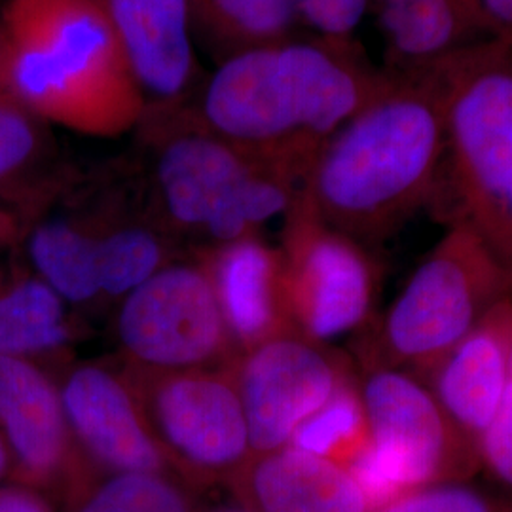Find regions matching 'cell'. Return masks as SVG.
<instances>
[{"label": "cell", "mask_w": 512, "mask_h": 512, "mask_svg": "<svg viewBox=\"0 0 512 512\" xmlns=\"http://www.w3.org/2000/svg\"><path fill=\"white\" fill-rule=\"evenodd\" d=\"M372 0H296L298 18L325 40L346 42Z\"/></svg>", "instance_id": "obj_25"}, {"label": "cell", "mask_w": 512, "mask_h": 512, "mask_svg": "<svg viewBox=\"0 0 512 512\" xmlns=\"http://www.w3.org/2000/svg\"><path fill=\"white\" fill-rule=\"evenodd\" d=\"M0 512H52L44 497L29 486H2Z\"/></svg>", "instance_id": "obj_27"}, {"label": "cell", "mask_w": 512, "mask_h": 512, "mask_svg": "<svg viewBox=\"0 0 512 512\" xmlns=\"http://www.w3.org/2000/svg\"><path fill=\"white\" fill-rule=\"evenodd\" d=\"M376 2H378V6H382V4H389V2H399V0H376ZM469 2H473V4H475V8H476L475 0H469Z\"/></svg>", "instance_id": "obj_31"}, {"label": "cell", "mask_w": 512, "mask_h": 512, "mask_svg": "<svg viewBox=\"0 0 512 512\" xmlns=\"http://www.w3.org/2000/svg\"><path fill=\"white\" fill-rule=\"evenodd\" d=\"M478 467L512 494V382L488 429L476 442Z\"/></svg>", "instance_id": "obj_24"}, {"label": "cell", "mask_w": 512, "mask_h": 512, "mask_svg": "<svg viewBox=\"0 0 512 512\" xmlns=\"http://www.w3.org/2000/svg\"><path fill=\"white\" fill-rule=\"evenodd\" d=\"M192 18L228 54L287 40L296 0H190Z\"/></svg>", "instance_id": "obj_20"}, {"label": "cell", "mask_w": 512, "mask_h": 512, "mask_svg": "<svg viewBox=\"0 0 512 512\" xmlns=\"http://www.w3.org/2000/svg\"><path fill=\"white\" fill-rule=\"evenodd\" d=\"M133 164L148 203L173 239L207 249L258 236L287 215L302 181L279 165L222 139L190 105L145 112Z\"/></svg>", "instance_id": "obj_3"}, {"label": "cell", "mask_w": 512, "mask_h": 512, "mask_svg": "<svg viewBox=\"0 0 512 512\" xmlns=\"http://www.w3.org/2000/svg\"><path fill=\"white\" fill-rule=\"evenodd\" d=\"M118 38L145 112L190 105L198 82L190 0H90Z\"/></svg>", "instance_id": "obj_14"}, {"label": "cell", "mask_w": 512, "mask_h": 512, "mask_svg": "<svg viewBox=\"0 0 512 512\" xmlns=\"http://www.w3.org/2000/svg\"><path fill=\"white\" fill-rule=\"evenodd\" d=\"M370 444L351 465L372 511L414 490L467 482L480 471L476 446L442 410L420 378L368 363L357 382Z\"/></svg>", "instance_id": "obj_7"}, {"label": "cell", "mask_w": 512, "mask_h": 512, "mask_svg": "<svg viewBox=\"0 0 512 512\" xmlns=\"http://www.w3.org/2000/svg\"><path fill=\"white\" fill-rule=\"evenodd\" d=\"M385 80L346 42L279 40L224 59L192 109L222 139L304 183L321 148Z\"/></svg>", "instance_id": "obj_2"}, {"label": "cell", "mask_w": 512, "mask_h": 512, "mask_svg": "<svg viewBox=\"0 0 512 512\" xmlns=\"http://www.w3.org/2000/svg\"><path fill=\"white\" fill-rule=\"evenodd\" d=\"M478 29L512 48V0H475Z\"/></svg>", "instance_id": "obj_26"}, {"label": "cell", "mask_w": 512, "mask_h": 512, "mask_svg": "<svg viewBox=\"0 0 512 512\" xmlns=\"http://www.w3.org/2000/svg\"><path fill=\"white\" fill-rule=\"evenodd\" d=\"M285 217L279 251L294 330L329 344L368 319L376 266L359 241L319 219L300 192Z\"/></svg>", "instance_id": "obj_10"}, {"label": "cell", "mask_w": 512, "mask_h": 512, "mask_svg": "<svg viewBox=\"0 0 512 512\" xmlns=\"http://www.w3.org/2000/svg\"><path fill=\"white\" fill-rule=\"evenodd\" d=\"M458 217L512 277V48L488 40L429 61Z\"/></svg>", "instance_id": "obj_5"}, {"label": "cell", "mask_w": 512, "mask_h": 512, "mask_svg": "<svg viewBox=\"0 0 512 512\" xmlns=\"http://www.w3.org/2000/svg\"><path fill=\"white\" fill-rule=\"evenodd\" d=\"M21 219L16 211L8 209L6 203L0 202V249L14 245L21 236Z\"/></svg>", "instance_id": "obj_28"}, {"label": "cell", "mask_w": 512, "mask_h": 512, "mask_svg": "<svg viewBox=\"0 0 512 512\" xmlns=\"http://www.w3.org/2000/svg\"><path fill=\"white\" fill-rule=\"evenodd\" d=\"M0 33L14 90L50 126L118 137L141 124V90L90 0H8Z\"/></svg>", "instance_id": "obj_4"}, {"label": "cell", "mask_w": 512, "mask_h": 512, "mask_svg": "<svg viewBox=\"0 0 512 512\" xmlns=\"http://www.w3.org/2000/svg\"><path fill=\"white\" fill-rule=\"evenodd\" d=\"M0 433L29 488L67 499L99 476L74 444L59 384L37 361L0 357Z\"/></svg>", "instance_id": "obj_12"}, {"label": "cell", "mask_w": 512, "mask_h": 512, "mask_svg": "<svg viewBox=\"0 0 512 512\" xmlns=\"http://www.w3.org/2000/svg\"><path fill=\"white\" fill-rule=\"evenodd\" d=\"M372 512H512V497L450 482L414 490Z\"/></svg>", "instance_id": "obj_23"}, {"label": "cell", "mask_w": 512, "mask_h": 512, "mask_svg": "<svg viewBox=\"0 0 512 512\" xmlns=\"http://www.w3.org/2000/svg\"><path fill=\"white\" fill-rule=\"evenodd\" d=\"M444 160V118L429 63L389 76L321 148L300 198L330 228L380 241L429 202Z\"/></svg>", "instance_id": "obj_1"}, {"label": "cell", "mask_w": 512, "mask_h": 512, "mask_svg": "<svg viewBox=\"0 0 512 512\" xmlns=\"http://www.w3.org/2000/svg\"><path fill=\"white\" fill-rule=\"evenodd\" d=\"M116 340L147 372L228 368L236 346L202 260H171L122 298Z\"/></svg>", "instance_id": "obj_9"}, {"label": "cell", "mask_w": 512, "mask_h": 512, "mask_svg": "<svg viewBox=\"0 0 512 512\" xmlns=\"http://www.w3.org/2000/svg\"><path fill=\"white\" fill-rule=\"evenodd\" d=\"M73 334L69 306L38 275L0 274V357H52Z\"/></svg>", "instance_id": "obj_19"}, {"label": "cell", "mask_w": 512, "mask_h": 512, "mask_svg": "<svg viewBox=\"0 0 512 512\" xmlns=\"http://www.w3.org/2000/svg\"><path fill=\"white\" fill-rule=\"evenodd\" d=\"M10 467H12V456H10L6 440L0 433V478L10 471Z\"/></svg>", "instance_id": "obj_29"}, {"label": "cell", "mask_w": 512, "mask_h": 512, "mask_svg": "<svg viewBox=\"0 0 512 512\" xmlns=\"http://www.w3.org/2000/svg\"><path fill=\"white\" fill-rule=\"evenodd\" d=\"M73 173L63 164L50 124L14 90L0 33V202L14 205L23 222L52 202Z\"/></svg>", "instance_id": "obj_18"}, {"label": "cell", "mask_w": 512, "mask_h": 512, "mask_svg": "<svg viewBox=\"0 0 512 512\" xmlns=\"http://www.w3.org/2000/svg\"><path fill=\"white\" fill-rule=\"evenodd\" d=\"M228 370L243 404L253 456L289 446L302 423L353 380L340 353L296 330L241 351Z\"/></svg>", "instance_id": "obj_11"}, {"label": "cell", "mask_w": 512, "mask_h": 512, "mask_svg": "<svg viewBox=\"0 0 512 512\" xmlns=\"http://www.w3.org/2000/svg\"><path fill=\"white\" fill-rule=\"evenodd\" d=\"M152 437L188 488L228 482L253 456L228 368L147 372L124 368Z\"/></svg>", "instance_id": "obj_8"}, {"label": "cell", "mask_w": 512, "mask_h": 512, "mask_svg": "<svg viewBox=\"0 0 512 512\" xmlns=\"http://www.w3.org/2000/svg\"><path fill=\"white\" fill-rule=\"evenodd\" d=\"M512 382V294L471 330L425 384L459 431L476 446Z\"/></svg>", "instance_id": "obj_15"}, {"label": "cell", "mask_w": 512, "mask_h": 512, "mask_svg": "<svg viewBox=\"0 0 512 512\" xmlns=\"http://www.w3.org/2000/svg\"><path fill=\"white\" fill-rule=\"evenodd\" d=\"M202 258L239 353L294 330L279 249L249 236L207 249Z\"/></svg>", "instance_id": "obj_17"}, {"label": "cell", "mask_w": 512, "mask_h": 512, "mask_svg": "<svg viewBox=\"0 0 512 512\" xmlns=\"http://www.w3.org/2000/svg\"><path fill=\"white\" fill-rule=\"evenodd\" d=\"M509 294L511 275L469 226L452 222L389 306L368 363L401 368L425 382Z\"/></svg>", "instance_id": "obj_6"}, {"label": "cell", "mask_w": 512, "mask_h": 512, "mask_svg": "<svg viewBox=\"0 0 512 512\" xmlns=\"http://www.w3.org/2000/svg\"><path fill=\"white\" fill-rule=\"evenodd\" d=\"M226 486L249 512H372L348 467L296 446L251 456Z\"/></svg>", "instance_id": "obj_16"}, {"label": "cell", "mask_w": 512, "mask_h": 512, "mask_svg": "<svg viewBox=\"0 0 512 512\" xmlns=\"http://www.w3.org/2000/svg\"><path fill=\"white\" fill-rule=\"evenodd\" d=\"M65 501L67 512H196L188 486L152 473L99 475Z\"/></svg>", "instance_id": "obj_21"}, {"label": "cell", "mask_w": 512, "mask_h": 512, "mask_svg": "<svg viewBox=\"0 0 512 512\" xmlns=\"http://www.w3.org/2000/svg\"><path fill=\"white\" fill-rule=\"evenodd\" d=\"M215 512H249V511H247V509H243V507H241V505H238V503H236V505H234V507H224V509H219V511H215Z\"/></svg>", "instance_id": "obj_30"}, {"label": "cell", "mask_w": 512, "mask_h": 512, "mask_svg": "<svg viewBox=\"0 0 512 512\" xmlns=\"http://www.w3.org/2000/svg\"><path fill=\"white\" fill-rule=\"evenodd\" d=\"M368 444L370 431L365 406L357 382L349 380L334 393L329 403L302 423L289 446L332 459L351 469L365 454Z\"/></svg>", "instance_id": "obj_22"}, {"label": "cell", "mask_w": 512, "mask_h": 512, "mask_svg": "<svg viewBox=\"0 0 512 512\" xmlns=\"http://www.w3.org/2000/svg\"><path fill=\"white\" fill-rule=\"evenodd\" d=\"M59 393L74 444L99 475L175 476L124 370L99 363L74 366L59 382Z\"/></svg>", "instance_id": "obj_13"}]
</instances>
